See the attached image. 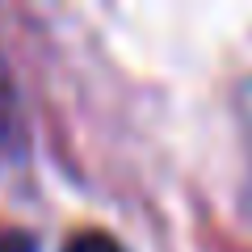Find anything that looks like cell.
Masks as SVG:
<instances>
[{"instance_id":"obj_1","label":"cell","mask_w":252,"mask_h":252,"mask_svg":"<svg viewBox=\"0 0 252 252\" xmlns=\"http://www.w3.org/2000/svg\"><path fill=\"white\" fill-rule=\"evenodd\" d=\"M63 252H126V248H122V244H118L109 231H97V227H89V231H76L72 240L63 244Z\"/></svg>"},{"instance_id":"obj_2","label":"cell","mask_w":252,"mask_h":252,"mask_svg":"<svg viewBox=\"0 0 252 252\" xmlns=\"http://www.w3.org/2000/svg\"><path fill=\"white\" fill-rule=\"evenodd\" d=\"M9 122H13V89H9V72L0 63V135L9 130Z\"/></svg>"},{"instance_id":"obj_3","label":"cell","mask_w":252,"mask_h":252,"mask_svg":"<svg viewBox=\"0 0 252 252\" xmlns=\"http://www.w3.org/2000/svg\"><path fill=\"white\" fill-rule=\"evenodd\" d=\"M0 252H34V244L21 231H9V235H0Z\"/></svg>"}]
</instances>
